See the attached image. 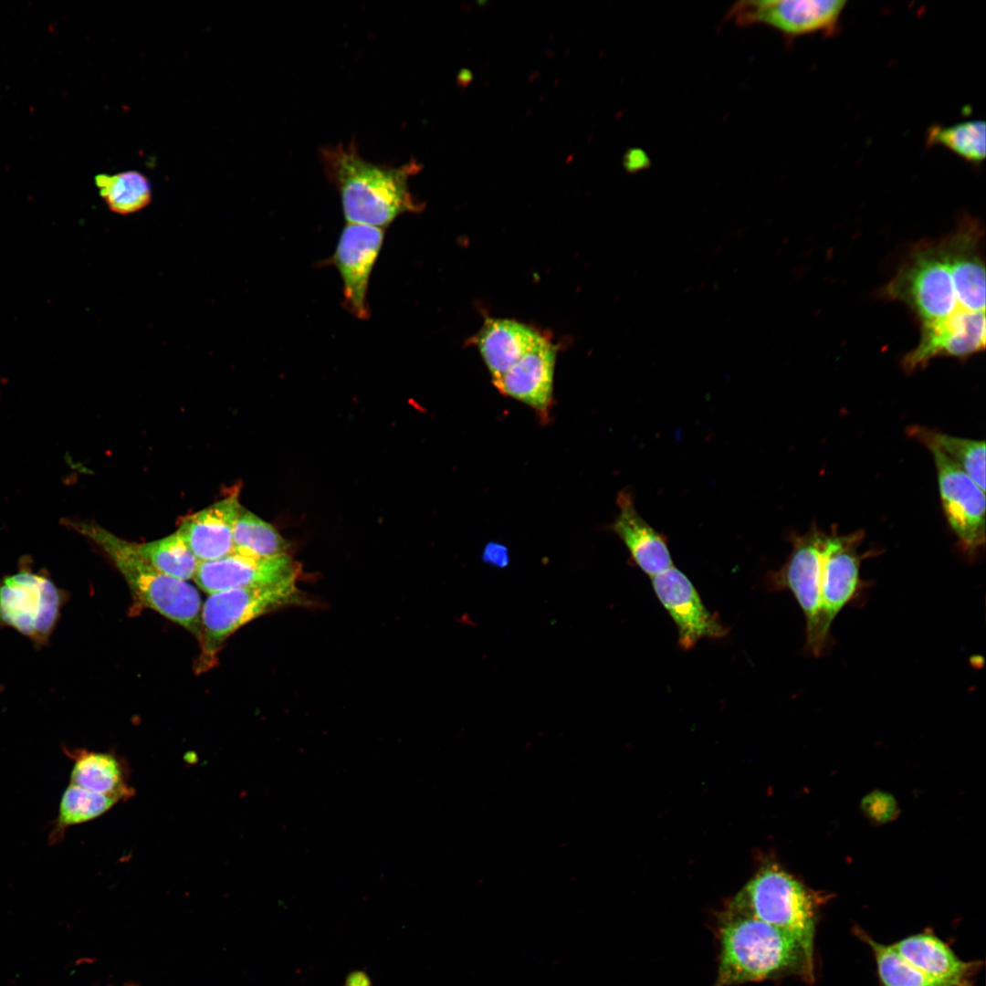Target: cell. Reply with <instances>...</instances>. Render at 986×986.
I'll return each mask as SVG.
<instances>
[{"mask_svg": "<svg viewBox=\"0 0 986 986\" xmlns=\"http://www.w3.org/2000/svg\"><path fill=\"white\" fill-rule=\"evenodd\" d=\"M320 156L326 176L340 194L348 224L383 228L399 215L423 208L408 185L410 177L422 169L417 161L376 164L362 158L354 141L321 147Z\"/></svg>", "mask_w": 986, "mask_h": 986, "instance_id": "obj_1", "label": "cell"}, {"mask_svg": "<svg viewBox=\"0 0 986 986\" xmlns=\"http://www.w3.org/2000/svg\"><path fill=\"white\" fill-rule=\"evenodd\" d=\"M719 956L713 986L798 976L812 982L813 948L784 929L756 918L723 912L718 928Z\"/></svg>", "mask_w": 986, "mask_h": 986, "instance_id": "obj_2", "label": "cell"}, {"mask_svg": "<svg viewBox=\"0 0 986 986\" xmlns=\"http://www.w3.org/2000/svg\"><path fill=\"white\" fill-rule=\"evenodd\" d=\"M72 526L110 558L140 604L178 624L199 640L202 603L194 586L163 574L140 553L136 543L100 525L75 522Z\"/></svg>", "mask_w": 986, "mask_h": 986, "instance_id": "obj_3", "label": "cell"}, {"mask_svg": "<svg viewBox=\"0 0 986 986\" xmlns=\"http://www.w3.org/2000/svg\"><path fill=\"white\" fill-rule=\"evenodd\" d=\"M821 898L776 865L761 868L727 910L784 929L813 948Z\"/></svg>", "mask_w": 986, "mask_h": 986, "instance_id": "obj_4", "label": "cell"}, {"mask_svg": "<svg viewBox=\"0 0 986 986\" xmlns=\"http://www.w3.org/2000/svg\"><path fill=\"white\" fill-rule=\"evenodd\" d=\"M885 294L907 305L921 328L942 324L966 312L958 302L941 242L917 247L886 285Z\"/></svg>", "mask_w": 986, "mask_h": 986, "instance_id": "obj_5", "label": "cell"}, {"mask_svg": "<svg viewBox=\"0 0 986 986\" xmlns=\"http://www.w3.org/2000/svg\"><path fill=\"white\" fill-rule=\"evenodd\" d=\"M828 533L815 525L803 535L791 534L792 548L783 565L767 574L765 584L771 592L790 591L805 618L803 650L819 657L832 639L823 630L822 575Z\"/></svg>", "mask_w": 986, "mask_h": 986, "instance_id": "obj_6", "label": "cell"}, {"mask_svg": "<svg viewBox=\"0 0 986 986\" xmlns=\"http://www.w3.org/2000/svg\"><path fill=\"white\" fill-rule=\"evenodd\" d=\"M296 582L236 588L209 594L201 610L200 654L195 665L204 672L215 665L224 642L248 622L296 603Z\"/></svg>", "mask_w": 986, "mask_h": 986, "instance_id": "obj_7", "label": "cell"}, {"mask_svg": "<svg viewBox=\"0 0 986 986\" xmlns=\"http://www.w3.org/2000/svg\"><path fill=\"white\" fill-rule=\"evenodd\" d=\"M67 599V592L46 571H35L22 559L16 572L0 578V628H12L42 647L49 643Z\"/></svg>", "mask_w": 986, "mask_h": 986, "instance_id": "obj_8", "label": "cell"}, {"mask_svg": "<svg viewBox=\"0 0 986 986\" xmlns=\"http://www.w3.org/2000/svg\"><path fill=\"white\" fill-rule=\"evenodd\" d=\"M846 4L844 0L740 1L729 9L726 19L740 26L763 24L787 37L832 35Z\"/></svg>", "mask_w": 986, "mask_h": 986, "instance_id": "obj_9", "label": "cell"}, {"mask_svg": "<svg viewBox=\"0 0 986 986\" xmlns=\"http://www.w3.org/2000/svg\"><path fill=\"white\" fill-rule=\"evenodd\" d=\"M936 466L944 514L962 552L972 560L985 543V494L951 459L927 444Z\"/></svg>", "mask_w": 986, "mask_h": 986, "instance_id": "obj_10", "label": "cell"}, {"mask_svg": "<svg viewBox=\"0 0 986 986\" xmlns=\"http://www.w3.org/2000/svg\"><path fill=\"white\" fill-rule=\"evenodd\" d=\"M865 533L828 534L822 575V623L824 635L832 639L831 627L840 612L869 587L860 576L862 561L876 551L858 552Z\"/></svg>", "mask_w": 986, "mask_h": 986, "instance_id": "obj_11", "label": "cell"}, {"mask_svg": "<svg viewBox=\"0 0 986 986\" xmlns=\"http://www.w3.org/2000/svg\"><path fill=\"white\" fill-rule=\"evenodd\" d=\"M654 592L675 622L678 644L692 648L702 638L719 639L729 630L704 605L690 580L678 569L671 567L651 578Z\"/></svg>", "mask_w": 986, "mask_h": 986, "instance_id": "obj_12", "label": "cell"}, {"mask_svg": "<svg viewBox=\"0 0 986 986\" xmlns=\"http://www.w3.org/2000/svg\"><path fill=\"white\" fill-rule=\"evenodd\" d=\"M383 236V228L347 224L341 233L332 257L343 283L344 306L362 320L369 316V279Z\"/></svg>", "mask_w": 986, "mask_h": 986, "instance_id": "obj_13", "label": "cell"}, {"mask_svg": "<svg viewBox=\"0 0 986 986\" xmlns=\"http://www.w3.org/2000/svg\"><path fill=\"white\" fill-rule=\"evenodd\" d=\"M299 565L287 553L256 558L232 552L218 560L200 562L194 582L208 594L244 588L297 582Z\"/></svg>", "mask_w": 986, "mask_h": 986, "instance_id": "obj_14", "label": "cell"}, {"mask_svg": "<svg viewBox=\"0 0 986 986\" xmlns=\"http://www.w3.org/2000/svg\"><path fill=\"white\" fill-rule=\"evenodd\" d=\"M556 352L555 345L543 336L492 383L502 394L529 405L546 421L553 403Z\"/></svg>", "mask_w": 986, "mask_h": 986, "instance_id": "obj_15", "label": "cell"}, {"mask_svg": "<svg viewBox=\"0 0 986 986\" xmlns=\"http://www.w3.org/2000/svg\"><path fill=\"white\" fill-rule=\"evenodd\" d=\"M985 348V312H960L942 324L921 328L918 344L903 359L907 372L939 356L966 358Z\"/></svg>", "mask_w": 986, "mask_h": 986, "instance_id": "obj_16", "label": "cell"}, {"mask_svg": "<svg viewBox=\"0 0 986 986\" xmlns=\"http://www.w3.org/2000/svg\"><path fill=\"white\" fill-rule=\"evenodd\" d=\"M242 509L239 489L184 518L176 532L200 562L234 552L233 530Z\"/></svg>", "mask_w": 986, "mask_h": 986, "instance_id": "obj_17", "label": "cell"}, {"mask_svg": "<svg viewBox=\"0 0 986 986\" xmlns=\"http://www.w3.org/2000/svg\"><path fill=\"white\" fill-rule=\"evenodd\" d=\"M981 232L971 219L941 242L950 267L960 306L965 311L985 312V269L979 254Z\"/></svg>", "mask_w": 986, "mask_h": 986, "instance_id": "obj_18", "label": "cell"}, {"mask_svg": "<svg viewBox=\"0 0 986 986\" xmlns=\"http://www.w3.org/2000/svg\"><path fill=\"white\" fill-rule=\"evenodd\" d=\"M618 514L611 528L627 548L634 563L653 578L673 567L666 539L638 513L632 493L620 491Z\"/></svg>", "mask_w": 986, "mask_h": 986, "instance_id": "obj_19", "label": "cell"}, {"mask_svg": "<svg viewBox=\"0 0 986 986\" xmlns=\"http://www.w3.org/2000/svg\"><path fill=\"white\" fill-rule=\"evenodd\" d=\"M892 947L907 961L932 978L957 986H972L970 979L978 963L960 960L933 934L927 932L909 936Z\"/></svg>", "mask_w": 986, "mask_h": 986, "instance_id": "obj_20", "label": "cell"}, {"mask_svg": "<svg viewBox=\"0 0 986 986\" xmlns=\"http://www.w3.org/2000/svg\"><path fill=\"white\" fill-rule=\"evenodd\" d=\"M542 337L536 330L516 320H488L477 335V344L492 381L506 372Z\"/></svg>", "mask_w": 986, "mask_h": 986, "instance_id": "obj_21", "label": "cell"}, {"mask_svg": "<svg viewBox=\"0 0 986 986\" xmlns=\"http://www.w3.org/2000/svg\"><path fill=\"white\" fill-rule=\"evenodd\" d=\"M64 751L73 760L70 783L99 793L117 797L121 802L131 798L134 790L129 784L124 760L113 752L83 749Z\"/></svg>", "mask_w": 986, "mask_h": 986, "instance_id": "obj_22", "label": "cell"}, {"mask_svg": "<svg viewBox=\"0 0 986 986\" xmlns=\"http://www.w3.org/2000/svg\"><path fill=\"white\" fill-rule=\"evenodd\" d=\"M121 802L117 797L69 783L62 792L58 816L48 835V844H58L69 827L95 820Z\"/></svg>", "mask_w": 986, "mask_h": 986, "instance_id": "obj_23", "label": "cell"}, {"mask_svg": "<svg viewBox=\"0 0 986 986\" xmlns=\"http://www.w3.org/2000/svg\"><path fill=\"white\" fill-rule=\"evenodd\" d=\"M95 184L108 208L117 215L137 213L152 201L151 183L138 171L100 173L95 177Z\"/></svg>", "mask_w": 986, "mask_h": 986, "instance_id": "obj_24", "label": "cell"}, {"mask_svg": "<svg viewBox=\"0 0 986 986\" xmlns=\"http://www.w3.org/2000/svg\"><path fill=\"white\" fill-rule=\"evenodd\" d=\"M908 433L923 445L930 444L943 452L985 491V442L961 438L922 426Z\"/></svg>", "mask_w": 986, "mask_h": 986, "instance_id": "obj_25", "label": "cell"}, {"mask_svg": "<svg viewBox=\"0 0 986 986\" xmlns=\"http://www.w3.org/2000/svg\"><path fill=\"white\" fill-rule=\"evenodd\" d=\"M985 121L968 120L948 126L932 125L927 131V145L941 146L967 163L980 165L985 159Z\"/></svg>", "mask_w": 986, "mask_h": 986, "instance_id": "obj_26", "label": "cell"}, {"mask_svg": "<svg viewBox=\"0 0 986 986\" xmlns=\"http://www.w3.org/2000/svg\"><path fill=\"white\" fill-rule=\"evenodd\" d=\"M234 552L270 558L287 553V543L278 530L254 513L241 509L233 530Z\"/></svg>", "mask_w": 986, "mask_h": 986, "instance_id": "obj_27", "label": "cell"}, {"mask_svg": "<svg viewBox=\"0 0 986 986\" xmlns=\"http://www.w3.org/2000/svg\"><path fill=\"white\" fill-rule=\"evenodd\" d=\"M136 544L140 553L163 574L184 582L194 579L200 561L176 531L156 540Z\"/></svg>", "mask_w": 986, "mask_h": 986, "instance_id": "obj_28", "label": "cell"}, {"mask_svg": "<svg viewBox=\"0 0 986 986\" xmlns=\"http://www.w3.org/2000/svg\"><path fill=\"white\" fill-rule=\"evenodd\" d=\"M856 935L872 949L881 986H957L922 972L900 956L892 945L881 944L862 930H857Z\"/></svg>", "mask_w": 986, "mask_h": 986, "instance_id": "obj_29", "label": "cell"}, {"mask_svg": "<svg viewBox=\"0 0 986 986\" xmlns=\"http://www.w3.org/2000/svg\"><path fill=\"white\" fill-rule=\"evenodd\" d=\"M865 810L869 815L876 820L886 821L895 812V802L890 796L883 793H874L864 801Z\"/></svg>", "mask_w": 986, "mask_h": 986, "instance_id": "obj_30", "label": "cell"}, {"mask_svg": "<svg viewBox=\"0 0 986 986\" xmlns=\"http://www.w3.org/2000/svg\"><path fill=\"white\" fill-rule=\"evenodd\" d=\"M483 560L494 566L504 568L509 563V556L506 549L498 544H488L486 548Z\"/></svg>", "mask_w": 986, "mask_h": 986, "instance_id": "obj_31", "label": "cell"}, {"mask_svg": "<svg viewBox=\"0 0 986 986\" xmlns=\"http://www.w3.org/2000/svg\"><path fill=\"white\" fill-rule=\"evenodd\" d=\"M648 163V159L645 153L639 149L629 150L624 158V165L625 169L632 173L641 170Z\"/></svg>", "mask_w": 986, "mask_h": 986, "instance_id": "obj_32", "label": "cell"}, {"mask_svg": "<svg viewBox=\"0 0 986 986\" xmlns=\"http://www.w3.org/2000/svg\"><path fill=\"white\" fill-rule=\"evenodd\" d=\"M473 80V72L469 68H462L456 78L457 85L465 89L469 86Z\"/></svg>", "mask_w": 986, "mask_h": 986, "instance_id": "obj_33", "label": "cell"}]
</instances>
